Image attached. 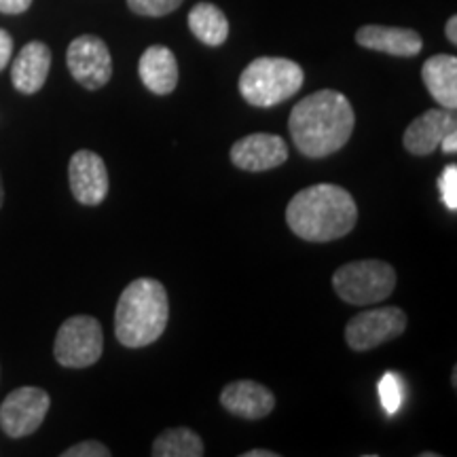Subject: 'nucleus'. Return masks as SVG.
<instances>
[{"label":"nucleus","mask_w":457,"mask_h":457,"mask_svg":"<svg viewBox=\"0 0 457 457\" xmlns=\"http://www.w3.org/2000/svg\"><path fill=\"white\" fill-rule=\"evenodd\" d=\"M356 114L350 100L335 89H320L303 98L288 119L290 138L301 155L324 159L352 138Z\"/></svg>","instance_id":"f257e3e1"},{"label":"nucleus","mask_w":457,"mask_h":457,"mask_svg":"<svg viewBox=\"0 0 457 457\" xmlns=\"http://www.w3.org/2000/svg\"><path fill=\"white\" fill-rule=\"evenodd\" d=\"M286 222L296 237L327 244L345 237L358 222V205L352 193L339 185L320 182L290 199Z\"/></svg>","instance_id":"f03ea898"},{"label":"nucleus","mask_w":457,"mask_h":457,"mask_svg":"<svg viewBox=\"0 0 457 457\" xmlns=\"http://www.w3.org/2000/svg\"><path fill=\"white\" fill-rule=\"evenodd\" d=\"M170 320V301L159 279L138 278L119 296L114 335L123 347L138 350L155 343Z\"/></svg>","instance_id":"7ed1b4c3"},{"label":"nucleus","mask_w":457,"mask_h":457,"mask_svg":"<svg viewBox=\"0 0 457 457\" xmlns=\"http://www.w3.org/2000/svg\"><path fill=\"white\" fill-rule=\"evenodd\" d=\"M303 68L286 57H256L239 77V94L256 108H271L293 98L303 87Z\"/></svg>","instance_id":"20e7f679"},{"label":"nucleus","mask_w":457,"mask_h":457,"mask_svg":"<svg viewBox=\"0 0 457 457\" xmlns=\"http://www.w3.org/2000/svg\"><path fill=\"white\" fill-rule=\"evenodd\" d=\"M333 288L350 305H375L394 293L396 271L386 261H352L335 271Z\"/></svg>","instance_id":"39448f33"},{"label":"nucleus","mask_w":457,"mask_h":457,"mask_svg":"<svg viewBox=\"0 0 457 457\" xmlns=\"http://www.w3.org/2000/svg\"><path fill=\"white\" fill-rule=\"evenodd\" d=\"M104 330L91 316H72L62 324L55 335L54 356L66 369H87L102 358Z\"/></svg>","instance_id":"423d86ee"},{"label":"nucleus","mask_w":457,"mask_h":457,"mask_svg":"<svg viewBox=\"0 0 457 457\" xmlns=\"http://www.w3.org/2000/svg\"><path fill=\"white\" fill-rule=\"evenodd\" d=\"M407 328V313L400 307H377L353 316L345 324V341L353 352H369L396 339Z\"/></svg>","instance_id":"0eeeda50"},{"label":"nucleus","mask_w":457,"mask_h":457,"mask_svg":"<svg viewBox=\"0 0 457 457\" xmlns=\"http://www.w3.org/2000/svg\"><path fill=\"white\" fill-rule=\"evenodd\" d=\"M49 407V394L41 387H17L0 404V428L11 438L30 436L43 426Z\"/></svg>","instance_id":"6e6552de"},{"label":"nucleus","mask_w":457,"mask_h":457,"mask_svg":"<svg viewBox=\"0 0 457 457\" xmlns=\"http://www.w3.org/2000/svg\"><path fill=\"white\" fill-rule=\"evenodd\" d=\"M66 64L72 79L85 89H100L112 77V57L106 43L94 34H83L68 45Z\"/></svg>","instance_id":"1a4fd4ad"},{"label":"nucleus","mask_w":457,"mask_h":457,"mask_svg":"<svg viewBox=\"0 0 457 457\" xmlns=\"http://www.w3.org/2000/svg\"><path fill=\"white\" fill-rule=\"evenodd\" d=\"M68 180L74 199L83 205H100L108 195V170L94 151H77L68 163Z\"/></svg>","instance_id":"9d476101"},{"label":"nucleus","mask_w":457,"mask_h":457,"mask_svg":"<svg viewBox=\"0 0 457 457\" xmlns=\"http://www.w3.org/2000/svg\"><path fill=\"white\" fill-rule=\"evenodd\" d=\"M231 162L244 171H267L288 162V145L276 134H250L231 146Z\"/></svg>","instance_id":"9b49d317"},{"label":"nucleus","mask_w":457,"mask_h":457,"mask_svg":"<svg viewBox=\"0 0 457 457\" xmlns=\"http://www.w3.org/2000/svg\"><path fill=\"white\" fill-rule=\"evenodd\" d=\"M453 129H457L455 111L432 108V111H426L415 121L409 123V128L404 129L403 145L415 157L432 155L441 146L445 136Z\"/></svg>","instance_id":"f8f14e48"},{"label":"nucleus","mask_w":457,"mask_h":457,"mask_svg":"<svg viewBox=\"0 0 457 457\" xmlns=\"http://www.w3.org/2000/svg\"><path fill=\"white\" fill-rule=\"evenodd\" d=\"M220 404L231 415L244 420H262L276 407V396L270 387L256 384L253 379H242L228 384L220 394Z\"/></svg>","instance_id":"ddd939ff"},{"label":"nucleus","mask_w":457,"mask_h":457,"mask_svg":"<svg viewBox=\"0 0 457 457\" xmlns=\"http://www.w3.org/2000/svg\"><path fill=\"white\" fill-rule=\"evenodd\" d=\"M51 49L41 41L28 43L11 66V81L20 94L32 96L43 89L49 77Z\"/></svg>","instance_id":"4468645a"},{"label":"nucleus","mask_w":457,"mask_h":457,"mask_svg":"<svg viewBox=\"0 0 457 457\" xmlns=\"http://www.w3.org/2000/svg\"><path fill=\"white\" fill-rule=\"evenodd\" d=\"M356 43L364 49L396 57H413L424 47V41L415 30L387 26H362L356 32Z\"/></svg>","instance_id":"2eb2a0df"},{"label":"nucleus","mask_w":457,"mask_h":457,"mask_svg":"<svg viewBox=\"0 0 457 457\" xmlns=\"http://www.w3.org/2000/svg\"><path fill=\"white\" fill-rule=\"evenodd\" d=\"M138 72L142 85L157 96H168L179 85V62L163 45H153L142 54Z\"/></svg>","instance_id":"dca6fc26"},{"label":"nucleus","mask_w":457,"mask_h":457,"mask_svg":"<svg viewBox=\"0 0 457 457\" xmlns=\"http://www.w3.org/2000/svg\"><path fill=\"white\" fill-rule=\"evenodd\" d=\"M426 89L443 108L455 111L457 108V57L438 54L426 60L421 68Z\"/></svg>","instance_id":"f3484780"},{"label":"nucleus","mask_w":457,"mask_h":457,"mask_svg":"<svg viewBox=\"0 0 457 457\" xmlns=\"http://www.w3.org/2000/svg\"><path fill=\"white\" fill-rule=\"evenodd\" d=\"M188 28L204 45L219 47L228 37V21L222 11L212 3H199L188 13Z\"/></svg>","instance_id":"a211bd4d"},{"label":"nucleus","mask_w":457,"mask_h":457,"mask_svg":"<svg viewBox=\"0 0 457 457\" xmlns=\"http://www.w3.org/2000/svg\"><path fill=\"white\" fill-rule=\"evenodd\" d=\"M151 453L155 457H202L205 447L191 428H170L155 438Z\"/></svg>","instance_id":"6ab92c4d"},{"label":"nucleus","mask_w":457,"mask_h":457,"mask_svg":"<svg viewBox=\"0 0 457 457\" xmlns=\"http://www.w3.org/2000/svg\"><path fill=\"white\" fill-rule=\"evenodd\" d=\"M182 3L185 0H128V7L145 17H163L179 9Z\"/></svg>","instance_id":"aec40b11"},{"label":"nucleus","mask_w":457,"mask_h":457,"mask_svg":"<svg viewBox=\"0 0 457 457\" xmlns=\"http://www.w3.org/2000/svg\"><path fill=\"white\" fill-rule=\"evenodd\" d=\"M379 396L381 403H384V409L387 415H394L400 409V400H403V394H400V379L394 373H386L384 379L379 381Z\"/></svg>","instance_id":"412c9836"},{"label":"nucleus","mask_w":457,"mask_h":457,"mask_svg":"<svg viewBox=\"0 0 457 457\" xmlns=\"http://www.w3.org/2000/svg\"><path fill=\"white\" fill-rule=\"evenodd\" d=\"M438 188H441L443 202L451 212L457 210V165L451 163L443 170L441 179H438Z\"/></svg>","instance_id":"4be33fe9"},{"label":"nucleus","mask_w":457,"mask_h":457,"mask_svg":"<svg viewBox=\"0 0 457 457\" xmlns=\"http://www.w3.org/2000/svg\"><path fill=\"white\" fill-rule=\"evenodd\" d=\"M62 457H111V449H108L104 443L83 441L72 445L71 449H66Z\"/></svg>","instance_id":"5701e85b"},{"label":"nucleus","mask_w":457,"mask_h":457,"mask_svg":"<svg viewBox=\"0 0 457 457\" xmlns=\"http://www.w3.org/2000/svg\"><path fill=\"white\" fill-rule=\"evenodd\" d=\"M11 55H13V38H11L7 30L0 28V72L7 68Z\"/></svg>","instance_id":"b1692460"},{"label":"nucleus","mask_w":457,"mask_h":457,"mask_svg":"<svg viewBox=\"0 0 457 457\" xmlns=\"http://www.w3.org/2000/svg\"><path fill=\"white\" fill-rule=\"evenodd\" d=\"M32 0H0V13L7 15H20L30 9Z\"/></svg>","instance_id":"393cba45"},{"label":"nucleus","mask_w":457,"mask_h":457,"mask_svg":"<svg viewBox=\"0 0 457 457\" xmlns=\"http://www.w3.org/2000/svg\"><path fill=\"white\" fill-rule=\"evenodd\" d=\"M441 148H443V153H447V155H453V153L457 151V129L449 131V134L445 136L441 142Z\"/></svg>","instance_id":"a878e982"},{"label":"nucleus","mask_w":457,"mask_h":457,"mask_svg":"<svg viewBox=\"0 0 457 457\" xmlns=\"http://www.w3.org/2000/svg\"><path fill=\"white\" fill-rule=\"evenodd\" d=\"M445 34H447V38L453 45H457V17L451 15L447 26H445Z\"/></svg>","instance_id":"bb28decb"},{"label":"nucleus","mask_w":457,"mask_h":457,"mask_svg":"<svg viewBox=\"0 0 457 457\" xmlns=\"http://www.w3.org/2000/svg\"><path fill=\"white\" fill-rule=\"evenodd\" d=\"M242 457H279V453H276V451H267V449H253V451H245V453H242Z\"/></svg>","instance_id":"cd10ccee"},{"label":"nucleus","mask_w":457,"mask_h":457,"mask_svg":"<svg viewBox=\"0 0 457 457\" xmlns=\"http://www.w3.org/2000/svg\"><path fill=\"white\" fill-rule=\"evenodd\" d=\"M4 204V187H3V176H0V208Z\"/></svg>","instance_id":"c85d7f7f"}]
</instances>
